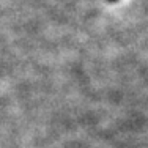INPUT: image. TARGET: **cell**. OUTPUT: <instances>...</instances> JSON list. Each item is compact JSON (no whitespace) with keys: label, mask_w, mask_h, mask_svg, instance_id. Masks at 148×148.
Wrapping results in <instances>:
<instances>
[{"label":"cell","mask_w":148,"mask_h":148,"mask_svg":"<svg viewBox=\"0 0 148 148\" xmlns=\"http://www.w3.org/2000/svg\"><path fill=\"white\" fill-rule=\"evenodd\" d=\"M110 2H115V0H110Z\"/></svg>","instance_id":"obj_1"}]
</instances>
